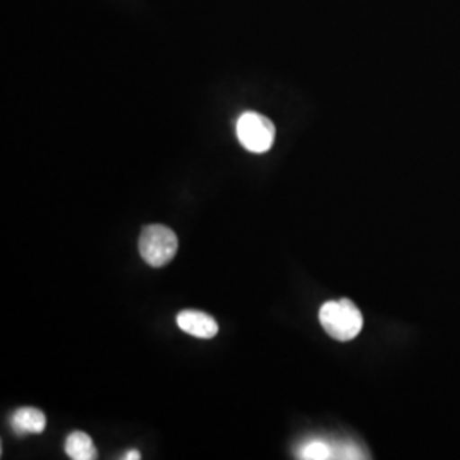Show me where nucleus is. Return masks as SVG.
Returning a JSON list of instances; mask_svg holds the SVG:
<instances>
[{
	"instance_id": "obj_3",
	"label": "nucleus",
	"mask_w": 460,
	"mask_h": 460,
	"mask_svg": "<svg viewBox=\"0 0 460 460\" xmlns=\"http://www.w3.org/2000/svg\"><path fill=\"white\" fill-rule=\"evenodd\" d=\"M235 132L241 146L252 154L268 152L275 142L277 133L275 125L270 118L254 111H246L244 115H241L237 119Z\"/></svg>"
},
{
	"instance_id": "obj_8",
	"label": "nucleus",
	"mask_w": 460,
	"mask_h": 460,
	"mask_svg": "<svg viewBox=\"0 0 460 460\" xmlns=\"http://www.w3.org/2000/svg\"><path fill=\"white\" fill-rule=\"evenodd\" d=\"M140 457H142V456H140V454H138V452H137V450H132V452H128V454H127V456H125V457H123V459H125V460H138V459H140Z\"/></svg>"
},
{
	"instance_id": "obj_6",
	"label": "nucleus",
	"mask_w": 460,
	"mask_h": 460,
	"mask_svg": "<svg viewBox=\"0 0 460 460\" xmlns=\"http://www.w3.org/2000/svg\"><path fill=\"white\" fill-rule=\"evenodd\" d=\"M66 452L74 460H93L98 457L93 438L84 431H74L66 437Z\"/></svg>"
},
{
	"instance_id": "obj_1",
	"label": "nucleus",
	"mask_w": 460,
	"mask_h": 460,
	"mask_svg": "<svg viewBox=\"0 0 460 460\" xmlns=\"http://www.w3.org/2000/svg\"><path fill=\"white\" fill-rule=\"evenodd\" d=\"M321 326L338 341H351L360 334L363 315L358 307L348 300H329L319 311Z\"/></svg>"
},
{
	"instance_id": "obj_4",
	"label": "nucleus",
	"mask_w": 460,
	"mask_h": 460,
	"mask_svg": "<svg viewBox=\"0 0 460 460\" xmlns=\"http://www.w3.org/2000/svg\"><path fill=\"white\" fill-rule=\"evenodd\" d=\"M176 321L181 331L199 340H212L218 332V324L214 317L199 311H182L178 314Z\"/></svg>"
},
{
	"instance_id": "obj_5",
	"label": "nucleus",
	"mask_w": 460,
	"mask_h": 460,
	"mask_svg": "<svg viewBox=\"0 0 460 460\" xmlns=\"http://www.w3.org/2000/svg\"><path fill=\"white\" fill-rule=\"evenodd\" d=\"M11 425L21 437L30 433H43L47 428V416L34 408H21L14 412Z\"/></svg>"
},
{
	"instance_id": "obj_2",
	"label": "nucleus",
	"mask_w": 460,
	"mask_h": 460,
	"mask_svg": "<svg viewBox=\"0 0 460 460\" xmlns=\"http://www.w3.org/2000/svg\"><path fill=\"white\" fill-rule=\"evenodd\" d=\"M138 251L144 261L150 266H164L171 263L178 252V237L174 230L161 224L147 226L142 230Z\"/></svg>"
},
{
	"instance_id": "obj_7",
	"label": "nucleus",
	"mask_w": 460,
	"mask_h": 460,
	"mask_svg": "<svg viewBox=\"0 0 460 460\" xmlns=\"http://www.w3.org/2000/svg\"><path fill=\"white\" fill-rule=\"evenodd\" d=\"M298 457L307 460L332 459L334 457V448L326 442L313 440V442H309V444H305L300 448Z\"/></svg>"
}]
</instances>
